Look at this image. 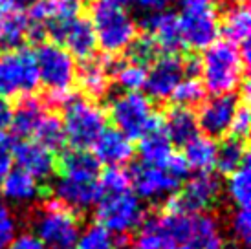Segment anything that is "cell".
<instances>
[{
	"label": "cell",
	"mask_w": 251,
	"mask_h": 249,
	"mask_svg": "<svg viewBox=\"0 0 251 249\" xmlns=\"http://www.w3.org/2000/svg\"><path fill=\"white\" fill-rule=\"evenodd\" d=\"M246 59L240 48L226 41H216L200 57V81L205 92L213 96H227L244 84Z\"/></svg>",
	"instance_id": "1"
},
{
	"label": "cell",
	"mask_w": 251,
	"mask_h": 249,
	"mask_svg": "<svg viewBox=\"0 0 251 249\" xmlns=\"http://www.w3.org/2000/svg\"><path fill=\"white\" fill-rule=\"evenodd\" d=\"M33 55L39 81L48 90V101L57 106H64L72 97V88L75 84V59L53 41L39 42Z\"/></svg>",
	"instance_id": "2"
},
{
	"label": "cell",
	"mask_w": 251,
	"mask_h": 249,
	"mask_svg": "<svg viewBox=\"0 0 251 249\" xmlns=\"http://www.w3.org/2000/svg\"><path fill=\"white\" fill-rule=\"evenodd\" d=\"M106 118H110L114 128L128 139H140L161 126V118L154 108V103L141 92L116 94L108 101Z\"/></svg>",
	"instance_id": "3"
},
{
	"label": "cell",
	"mask_w": 251,
	"mask_h": 249,
	"mask_svg": "<svg viewBox=\"0 0 251 249\" xmlns=\"http://www.w3.org/2000/svg\"><path fill=\"white\" fill-rule=\"evenodd\" d=\"M90 22L98 46L108 57L125 53L138 37V24L125 7L96 2L90 11Z\"/></svg>",
	"instance_id": "4"
},
{
	"label": "cell",
	"mask_w": 251,
	"mask_h": 249,
	"mask_svg": "<svg viewBox=\"0 0 251 249\" xmlns=\"http://www.w3.org/2000/svg\"><path fill=\"white\" fill-rule=\"evenodd\" d=\"M81 229L79 216L55 200L42 203L31 215V233L50 249L75 248Z\"/></svg>",
	"instance_id": "5"
},
{
	"label": "cell",
	"mask_w": 251,
	"mask_h": 249,
	"mask_svg": "<svg viewBox=\"0 0 251 249\" xmlns=\"http://www.w3.org/2000/svg\"><path fill=\"white\" fill-rule=\"evenodd\" d=\"M106 110L94 99L74 97L63 106V128L72 149L86 150L106 128Z\"/></svg>",
	"instance_id": "6"
},
{
	"label": "cell",
	"mask_w": 251,
	"mask_h": 249,
	"mask_svg": "<svg viewBox=\"0 0 251 249\" xmlns=\"http://www.w3.org/2000/svg\"><path fill=\"white\" fill-rule=\"evenodd\" d=\"M180 33L183 46L207 50L218 41L220 21L216 15V0H180Z\"/></svg>",
	"instance_id": "7"
},
{
	"label": "cell",
	"mask_w": 251,
	"mask_h": 249,
	"mask_svg": "<svg viewBox=\"0 0 251 249\" xmlns=\"http://www.w3.org/2000/svg\"><path fill=\"white\" fill-rule=\"evenodd\" d=\"M35 55L29 48L0 51V97L26 99L39 88Z\"/></svg>",
	"instance_id": "8"
},
{
	"label": "cell",
	"mask_w": 251,
	"mask_h": 249,
	"mask_svg": "<svg viewBox=\"0 0 251 249\" xmlns=\"http://www.w3.org/2000/svg\"><path fill=\"white\" fill-rule=\"evenodd\" d=\"M145 216L143 201L132 193L101 196L96 203V220L114 236H126L138 231Z\"/></svg>",
	"instance_id": "9"
},
{
	"label": "cell",
	"mask_w": 251,
	"mask_h": 249,
	"mask_svg": "<svg viewBox=\"0 0 251 249\" xmlns=\"http://www.w3.org/2000/svg\"><path fill=\"white\" fill-rule=\"evenodd\" d=\"M222 194V181L213 173H196L189 178L180 193L167 201V207L187 213L203 215L215 205Z\"/></svg>",
	"instance_id": "10"
},
{
	"label": "cell",
	"mask_w": 251,
	"mask_h": 249,
	"mask_svg": "<svg viewBox=\"0 0 251 249\" xmlns=\"http://www.w3.org/2000/svg\"><path fill=\"white\" fill-rule=\"evenodd\" d=\"M130 176V187L134 189V194L141 201H169L180 191V180L161 169V167H151L138 163L132 171L128 173Z\"/></svg>",
	"instance_id": "11"
},
{
	"label": "cell",
	"mask_w": 251,
	"mask_h": 249,
	"mask_svg": "<svg viewBox=\"0 0 251 249\" xmlns=\"http://www.w3.org/2000/svg\"><path fill=\"white\" fill-rule=\"evenodd\" d=\"M185 77L183 59L178 53H163L147 66L145 92L151 101H167Z\"/></svg>",
	"instance_id": "12"
},
{
	"label": "cell",
	"mask_w": 251,
	"mask_h": 249,
	"mask_svg": "<svg viewBox=\"0 0 251 249\" xmlns=\"http://www.w3.org/2000/svg\"><path fill=\"white\" fill-rule=\"evenodd\" d=\"M53 200L70 209L72 213H83L96 207L101 198L98 178H83V176H68L59 174L51 187Z\"/></svg>",
	"instance_id": "13"
},
{
	"label": "cell",
	"mask_w": 251,
	"mask_h": 249,
	"mask_svg": "<svg viewBox=\"0 0 251 249\" xmlns=\"http://www.w3.org/2000/svg\"><path fill=\"white\" fill-rule=\"evenodd\" d=\"M238 96L227 94V96H211L209 99H203L200 112L196 114L198 130L203 132L207 138H222L229 132L233 116L237 112Z\"/></svg>",
	"instance_id": "14"
},
{
	"label": "cell",
	"mask_w": 251,
	"mask_h": 249,
	"mask_svg": "<svg viewBox=\"0 0 251 249\" xmlns=\"http://www.w3.org/2000/svg\"><path fill=\"white\" fill-rule=\"evenodd\" d=\"M11 159L17 163V169L33 176L35 180L44 181L55 173V158L53 152L46 150L37 141L21 139L11 145Z\"/></svg>",
	"instance_id": "15"
},
{
	"label": "cell",
	"mask_w": 251,
	"mask_h": 249,
	"mask_svg": "<svg viewBox=\"0 0 251 249\" xmlns=\"http://www.w3.org/2000/svg\"><path fill=\"white\" fill-rule=\"evenodd\" d=\"M53 42L61 44L74 59H81V61L94 57L98 50V41H96L90 19L81 15L59 29L53 37Z\"/></svg>",
	"instance_id": "16"
},
{
	"label": "cell",
	"mask_w": 251,
	"mask_h": 249,
	"mask_svg": "<svg viewBox=\"0 0 251 249\" xmlns=\"http://www.w3.org/2000/svg\"><path fill=\"white\" fill-rule=\"evenodd\" d=\"M143 28L158 50H163L165 53H178V50L183 48L178 15L173 11L163 9L156 13H147L143 17Z\"/></svg>",
	"instance_id": "17"
},
{
	"label": "cell",
	"mask_w": 251,
	"mask_h": 249,
	"mask_svg": "<svg viewBox=\"0 0 251 249\" xmlns=\"http://www.w3.org/2000/svg\"><path fill=\"white\" fill-rule=\"evenodd\" d=\"M94 158L98 163L106 167H123L134 158V143L132 139L123 136L116 128H105L99 134V138L94 141Z\"/></svg>",
	"instance_id": "18"
},
{
	"label": "cell",
	"mask_w": 251,
	"mask_h": 249,
	"mask_svg": "<svg viewBox=\"0 0 251 249\" xmlns=\"http://www.w3.org/2000/svg\"><path fill=\"white\" fill-rule=\"evenodd\" d=\"M112 61H114L112 57L108 59L90 57V59L83 61V64L77 68L75 81L88 99L96 101L108 94L112 79Z\"/></svg>",
	"instance_id": "19"
},
{
	"label": "cell",
	"mask_w": 251,
	"mask_h": 249,
	"mask_svg": "<svg viewBox=\"0 0 251 249\" xmlns=\"http://www.w3.org/2000/svg\"><path fill=\"white\" fill-rule=\"evenodd\" d=\"M0 193L7 205H31L42 194V183L21 169H11L0 181Z\"/></svg>",
	"instance_id": "20"
},
{
	"label": "cell",
	"mask_w": 251,
	"mask_h": 249,
	"mask_svg": "<svg viewBox=\"0 0 251 249\" xmlns=\"http://www.w3.org/2000/svg\"><path fill=\"white\" fill-rule=\"evenodd\" d=\"M220 21V33L224 35L226 42L233 46H244L250 44L251 33V11L246 2L224 6V13Z\"/></svg>",
	"instance_id": "21"
},
{
	"label": "cell",
	"mask_w": 251,
	"mask_h": 249,
	"mask_svg": "<svg viewBox=\"0 0 251 249\" xmlns=\"http://www.w3.org/2000/svg\"><path fill=\"white\" fill-rule=\"evenodd\" d=\"M161 128L167 134L173 145H187L193 138L198 136V121L193 108L173 106L167 116L161 119Z\"/></svg>",
	"instance_id": "22"
},
{
	"label": "cell",
	"mask_w": 251,
	"mask_h": 249,
	"mask_svg": "<svg viewBox=\"0 0 251 249\" xmlns=\"http://www.w3.org/2000/svg\"><path fill=\"white\" fill-rule=\"evenodd\" d=\"M171 139L167 138V134L163 132L161 126L151 130L145 134L143 138H140V145H138V154L143 165L151 167H161L165 169L169 163V159L173 158L175 149H173Z\"/></svg>",
	"instance_id": "23"
},
{
	"label": "cell",
	"mask_w": 251,
	"mask_h": 249,
	"mask_svg": "<svg viewBox=\"0 0 251 249\" xmlns=\"http://www.w3.org/2000/svg\"><path fill=\"white\" fill-rule=\"evenodd\" d=\"M44 114H46V108L41 101H37L33 97L21 99L19 106L13 108V118H11L9 128L19 139H28L35 134Z\"/></svg>",
	"instance_id": "24"
},
{
	"label": "cell",
	"mask_w": 251,
	"mask_h": 249,
	"mask_svg": "<svg viewBox=\"0 0 251 249\" xmlns=\"http://www.w3.org/2000/svg\"><path fill=\"white\" fill-rule=\"evenodd\" d=\"M26 39H29L28 17L19 9H6L0 19V51L22 48Z\"/></svg>",
	"instance_id": "25"
},
{
	"label": "cell",
	"mask_w": 251,
	"mask_h": 249,
	"mask_svg": "<svg viewBox=\"0 0 251 249\" xmlns=\"http://www.w3.org/2000/svg\"><path fill=\"white\" fill-rule=\"evenodd\" d=\"M216 143L213 138L207 136H196L183 145V158L189 171L196 173H211L216 163Z\"/></svg>",
	"instance_id": "26"
},
{
	"label": "cell",
	"mask_w": 251,
	"mask_h": 249,
	"mask_svg": "<svg viewBox=\"0 0 251 249\" xmlns=\"http://www.w3.org/2000/svg\"><path fill=\"white\" fill-rule=\"evenodd\" d=\"M224 246V231L218 218L209 213L195 216V229L189 249H220Z\"/></svg>",
	"instance_id": "27"
},
{
	"label": "cell",
	"mask_w": 251,
	"mask_h": 249,
	"mask_svg": "<svg viewBox=\"0 0 251 249\" xmlns=\"http://www.w3.org/2000/svg\"><path fill=\"white\" fill-rule=\"evenodd\" d=\"M61 174L68 176H83V178H99V163L94 154L88 150H66L59 159Z\"/></svg>",
	"instance_id": "28"
},
{
	"label": "cell",
	"mask_w": 251,
	"mask_h": 249,
	"mask_svg": "<svg viewBox=\"0 0 251 249\" xmlns=\"http://www.w3.org/2000/svg\"><path fill=\"white\" fill-rule=\"evenodd\" d=\"M227 200L237 209H248L251 203V171L250 163L246 161L235 173L227 174L226 187H222Z\"/></svg>",
	"instance_id": "29"
},
{
	"label": "cell",
	"mask_w": 251,
	"mask_h": 249,
	"mask_svg": "<svg viewBox=\"0 0 251 249\" xmlns=\"http://www.w3.org/2000/svg\"><path fill=\"white\" fill-rule=\"evenodd\" d=\"M248 161V149L242 139L226 138L216 145V163L215 167L222 174L235 173L238 167Z\"/></svg>",
	"instance_id": "30"
},
{
	"label": "cell",
	"mask_w": 251,
	"mask_h": 249,
	"mask_svg": "<svg viewBox=\"0 0 251 249\" xmlns=\"http://www.w3.org/2000/svg\"><path fill=\"white\" fill-rule=\"evenodd\" d=\"M33 141H37L41 147H44L50 152L55 150H63V147L66 145V138H64V128L63 121L55 114H44V118L41 119V123L37 126L35 134H33Z\"/></svg>",
	"instance_id": "31"
},
{
	"label": "cell",
	"mask_w": 251,
	"mask_h": 249,
	"mask_svg": "<svg viewBox=\"0 0 251 249\" xmlns=\"http://www.w3.org/2000/svg\"><path fill=\"white\" fill-rule=\"evenodd\" d=\"M112 77L123 92H140L145 86L147 68L134 62L112 61Z\"/></svg>",
	"instance_id": "32"
},
{
	"label": "cell",
	"mask_w": 251,
	"mask_h": 249,
	"mask_svg": "<svg viewBox=\"0 0 251 249\" xmlns=\"http://www.w3.org/2000/svg\"><path fill=\"white\" fill-rule=\"evenodd\" d=\"M205 97V88H203L202 81L198 77H183L178 86L175 88L171 101L176 106H185V108H193L195 104H200Z\"/></svg>",
	"instance_id": "33"
},
{
	"label": "cell",
	"mask_w": 251,
	"mask_h": 249,
	"mask_svg": "<svg viewBox=\"0 0 251 249\" xmlns=\"http://www.w3.org/2000/svg\"><path fill=\"white\" fill-rule=\"evenodd\" d=\"M101 196L128 193L130 189V176L123 167H106L98 178Z\"/></svg>",
	"instance_id": "34"
},
{
	"label": "cell",
	"mask_w": 251,
	"mask_h": 249,
	"mask_svg": "<svg viewBox=\"0 0 251 249\" xmlns=\"http://www.w3.org/2000/svg\"><path fill=\"white\" fill-rule=\"evenodd\" d=\"M75 246L77 249H116L118 238L108 233L105 227H101L99 224H94V225L81 229V235Z\"/></svg>",
	"instance_id": "35"
},
{
	"label": "cell",
	"mask_w": 251,
	"mask_h": 249,
	"mask_svg": "<svg viewBox=\"0 0 251 249\" xmlns=\"http://www.w3.org/2000/svg\"><path fill=\"white\" fill-rule=\"evenodd\" d=\"M158 51L160 50L154 44L152 39L149 35H143V37L134 39V42L126 50V57H128V62H134V64H140V66L147 68L158 57Z\"/></svg>",
	"instance_id": "36"
},
{
	"label": "cell",
	"mask_w": 251,
	"mask_h": 249,
	"mask_svg": "<svg viewBox=\"0 0 251 249\" xmlns=\"http://www.w3.org/2000/svg\"><path fill=\"white\" fill-rule=\"evenodd\" d=\"M19 233V222L4 200H0V249H7Z\"/></svg>",
	"instance_id": "37"
},
{
	"label": "cell",
	"mask_w": 251,
	"mask_h": 249,
	"mask_svg": "<svg viewBox=\"0 0 251 249\" xmlns=\"http://www.w3.org/2000/svg\"><path fill=\"white\" fill-rule=\"evenodd\" d=\"M229 233L237 238V244H250L251 240V215L248 209H237L229 218Z\"/></svg>",
	"instance_id": "38"
},
{
	"label": "cell",
	"mask_w": 251,
	"mask_h": 249,
	"mask_svg": "<svg viewBox=\"0 0 251 249\" xmlns=\"http://www.w3.org/2000/svg\"><path fill=\"white\" fill-rule=\"evenodd\" d=\"M251 126V114L248 104H238L237 112L233 116V121H231L229 132H231V138H237V139H244L250 132Z\"/></svg>",
	"instance_id": "39"
},
{
	"label": "cell",
	"mask_w": 251,
	"mask_h": 249,
	"mask_svg": "<svg viewBox=\"0 0 251 249\" xmlns=\"http://www.w3.org/2000/svg\"><path fill=\"white\" fill-rule=\"evenodd\" d=\"M7 249H50V248H46L31 231H26V233H17V236L13 238V242L7 246Z\"/></svg>",
	"instance_id": "40"
},
{
	"label": "cell",
	"mask_w": 251,
	"mask_h": 249,
	"mask_svg": "<svg viewBox=\"0 0 251 249\" xmlns=\"http://www.w3.org/2000/svg\"><path fill=\"white\" fill-rule=\"evenodd\" d=\"M165 171H167L171 176H175L176 180H183L185 176L189 174V167L185 163V158L183 154H173V158L169 159V163L165 165Z\"/></svg>",
	"instance_id": "41"
},
{
	"label": "cell",
	"mask_w": 251,
	"mask_h": 249,
	"mask_svg": "<svg viewBox=\"0 0 251 249\" xmlns=\"http://www.w3.org/2000/svg\"><path fill=\"white\" fill-rule=\"evenodd\" d=\"M11 163H13V159H11V143L4 141L0 145V181L4 180V176L11 171Z\"/></svg>",
	"instance_id": "42"
},
{
	"label": "cell",
	"mask_w": 251,
	"mask_h": 249,
	"mask_svg": "<svg viewBox=\"0 0 251 249\" xmlns=\"http://www.w3.org/2000/svg\"><path fill=\"white\" fill-rule=\"evenodd\" d=\"M11 118H13V106L7 99L0 97V134H2V130L9 128Z\"/></svg>",
	"instance_id": "43"
},
{
	"label": "cell",
	"mask_w": 251,
	"mask_h": 249,
	"mask_svg": "<svg viewBox=\"0 0 251 249\" xmlns=\"http://www.w3.org/2000/svg\"><path fill=\"white\" fill-rule=\"evenodd\" d=\"M138 6L147 11V13H156V11H163L167 9V6L171 4V0H134Z\"/></svg>",
	"instance_id": "44"
},
{
	"label": "cell",
	"mask_w": 251,
	"mask_h": 249,
	"mask_svg": "<svg viewBox=\"0 0 251 249\" xmlns=\"http://www.w3.org/2000/svg\"><path fill=\"white\" fill-rule=\"evenodd\" d=\"M2 2L6 4V7L9 6V7H13V9H19V11H21V9H26V7L29 9V7L33 6V4H37L39 0H2Z\"/></svg>",
	"instance_id": "45"
},
{
	"label": "cell",
	"mask_w": 251,
	"mask_h": 249,
	"mask_svg": "<svg viewBox=\"0 0 251 249\" xmlns=\"http://www.w3.org/2000/svg\"><path fill=\"white\" fill-rule=\"evenodd\" d=\"M105 4H110V6H118V7H125L128 4H132L134 0H101Z\"/></svg>",
	"instance_id": "46"
},
{
	"label": "cell",
	"mask_w": 251,
	"mask_h": 249,
	"mask_svg": "<svg viewBox=\"0 0 251 249\" xmlns=\"http://www.w3.org/2000/svg\"><path fill=\"white\" fill-rule=\"evenodd\" d=\"M220 249H246L244 246H242V244H227V246H222V248Z\"/></svg>",
	"instance_id": "47"
},
{
	"label": "cell",
	"mask_w": 251,
	"mask_h": 249,
	"mask_svg": "<svg viewBox=\"0 0 251 249\" xmlns=\"http://www.w3.org/2000/svg\"><path fill=\"white\" fill-rule=\"evenodd\" d=\"M6 9H7V7H6V4H4V2H2V0H0V19H2V15L6 13Z\"/></svg>",
	"instance_id": "48"
},
{
	"label": "cell",
	"mask_w": 251,
	"mask_h": 249,
	"mask_svg": "<svg viewBox=\"0 0 251 249\" xmlns=\"http://www.w3.org/2000/svg\"><path fill=\"white\" fill-rule=\"evenodd\" d=\"M123 249H138V248H136V246H125Z\"/></svg>",
	"instance_id": "49"
},
{
	"label": "cell",
	"mask_w": 251,
	"mask_h": 249,
	"mask_svg": "<svg viewBox=\"0 0 251 249\" xmlns=\"http://www.w3.org/2000/svg\"><path fill=\"white\" fill-rule=\"evenodd\" d=\"M4 141H6V139H4V136H2V134H0V145H2V143H4Z\"/></svg>",
	"instance_id": "50"
},
{
	"label": "cell",
	"mask_w": 251,
	"mask_h": 249,
	"mask_svg": "<svg viewBox=\"0 0 251 249\" xmlns=\"http://www.w3.org/2000/svg\"><path fill=\"white\" fill-rule=\"evenodd\" d=\"M77 4H81V2H90V0H75Z\"/></svg>",
	"instance_id": "51"
},
{
	"label": "cell",
	"mask_w": 251,
	"mask_h": 249,
	"mask_svg": "<svg viewBox=\"0 0 251 249\" xmlns=\"http://www.w3.org/2000/svg\"><path fill=\"white\" fill-rule=\"evenodd\" d=\"M72 249H75V248H72Z\"/></svg>",
	"instance_id": "52"
}]
</instances>
